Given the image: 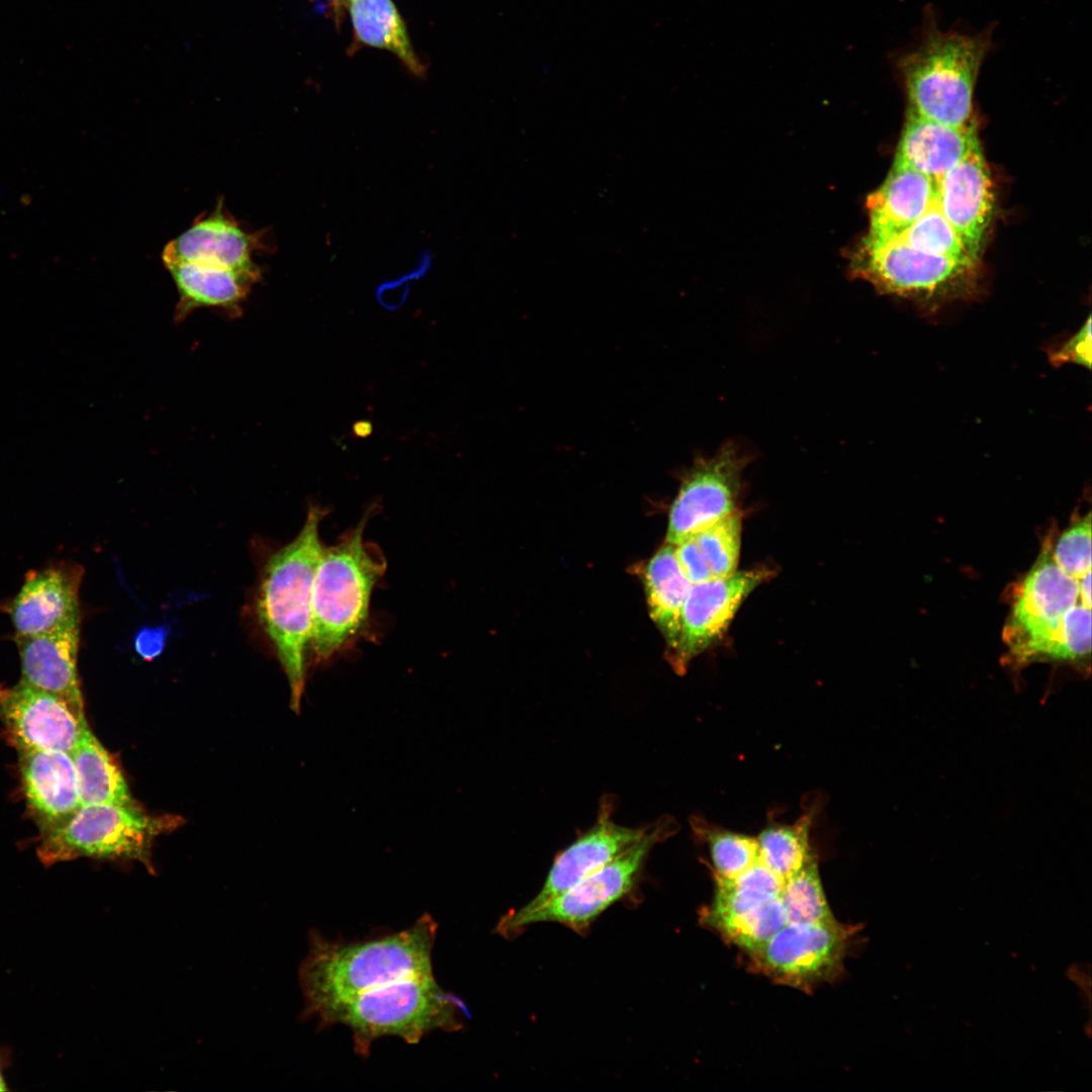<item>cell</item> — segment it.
<instances>
[{"instance_id": "1", "label": "cell", "mask_w": 1092, "mask_h": 1092, "mask_svg": "<svg viewBox=\"0 0 1092 1092\" xmlns=\"http://www.w3.org/2000/svg\"><path fill=\"white\" fill-rule=\"evenodd\" d=\"M438 923L428 913L399 932L355 942L332 941L308 933V950L298 970L304 998L301 1018L385 984L433 975L432 952Z\"/></svg>"}, {"instance_id": "2", "label": "cell", "mask_w": 1092, "mask_h": 1092, "mask_svg": "<svg viewBox=\"0 0 1092 1092\" xmlns=\"http://www.w3.org/2000/svg\"><path fill=\"white\" fill-rule=\"evenodd\" d=\"M374 507L330 546L324 545L311 584L310 662L330 663L364 638L371 627L374 588L385 574L380 548L365 540Z\"/></svg>"}, {"instance_id": "3", "label": "cell", "mask_w": 1092, "mask_h": 1092, "mask_svg": "<svg viewBox=\"0 0 1092 1092\" xmlns=\"http://www.w3.org/2000/svg\"><path fill=\"white\" fill-rule=\"evenodd\" d=\"M330 510L309 504L293 540L273 552L263 569L257 612L286 675L298 712L310 663L311 584L324 547L320 525Z\"/></svg>"}, {"instance_id": "4", "label": "cell", "mask_w": 1092, "mask_h": 1092, "mask_svg": "<svg viewBox=\"0 0 1092 1092\" xmlns=\"http://www.w3.org/2000/svg\"><path fill=\"white\" fill-rule=\"evenodd\" d=\"M316 1016L320 1027L348 1026L355 1053L366 1058L373 1041L380 1037L397 1036L416 1044L434 1030L461 1029L463 1016L469 1014L464 1003L430 975L394 981L337 1001Z\"/></svg>"}, {"instance_id": "5", "label": "cell", "mask_w": 1092, "mask_h": 1092, "mask_svg": "<svg viewBox=\"0 0 1092 1092\" xmlns=\"http://www.w3.org/2000/svg\"><path fill=\"white\" fill-rule=\"evenodd\" d=\"M989 46L987 32L929 29L899 63L909 111L952 126L971 123L975 85Z\"/></svg>"}, {"instance_id": "6", "label": "cell", "mask_w": 1092, "mask_h": 1092, "mask_svg": "<svg viewBox=\"0 0 1092 1092\" xmlns=\"http://www.w3.org/2000/svg\"><path fill=\"white\" fill-rule=\"evenodd\" d=\"M178 821L172 816H149L138 806L81 805L69 818L44 830L37 851L49 864L86 856L151 867L155 839L177 827Z\"/></svg>"}, {"instance_id": "7", "label": "cell", "mask_w": 1092, "mask_h": 1092, "mask_svg": "<svg viewBox=\"0 0 1092 1092\" xmlns=\"http://www.w3.org/2000/svg\"><path fill=\"white\" fill-rule=\"evenodd\" d=\"M852 271L879 291L911 298L927 309L975 290L976 265L927 254L892 239L862 241Z\"/></svg>"}, {"instance_id": "8", "label": "cell", "mask_w": 1092, "mask_h": 1092, "mask_svg": "<svg viewBox=\"0 0 1092 1092\" xmlns=\"http://www.w3.org/2000/svg\"><path fill=\"white\" fill-rule=\"evenodd\" d=\"M675 828L673 819H659L620 855L562 894L532 911H514L505 915L497 923L496 931L509 937L527 925L548 921L564 924L575 931L584 930L631 890L652 847L668 838Z\"/></svg>"}, {"instance_id": "9", "label": "cell", "mask_w": 1092, "mask_h": 1092, "mask_svg": "<svg viewBox=\"0 0 1092 1092\" xmlns=\"http://www.w3.org/2000/svg\"><path fill=\"white\" fill-rule=\"evenodd\" d=\"M1050 543L1022 581L1003 632L1017 665L1042 659L1064 615L1080 599L1079 580L1056 563Z\"/></svg>"}, {"instance_id": "10", "label": "cell", "mask_w": 1092, "mask_h": 1092, "mask_svg": "<svg viewBox=\"0 0 1092 1092\" xmlns=\"http://www.w3.org/2000/svg\"><path fill=\"white\" fill-rule=\"evenodd\" d=\"M751 460L734 441L725 442L711 457H697L670 508L666 543L676 545L737 511L742 474Z\"/></svg>"}, {"instance_id": "11", "label": "cell", "mask_w": 1092, "mask_h": 1092, "mask_svg": "<svg viewBox=\"0 0 1092 1092\" xmlns=\"http://www.w3.org/2000/svg\"><path fill=\"white\" fill-rule=\"evenodd\" d=\"M852 930L835 919L788 922L765 943L747 953L758 971L778 983L810 988L841 969Z\"/></svg>"}, {"instance_id": "12", "label": "cell", "mask_w": 1092, "mask_h": 1092, "mask_svg": "<svg viewBox=\"0 0 1092 1092\" xmlns=\"http://www.w3.org/2000/svg\"><path fill=\"white\" fill-rule=\"evenodd\" d=\"M0 719L17 751L59 750L71 754L88 725L85 716L66 701L21 679L0 688Z\"/></svg>"}, {"instance_id": "13", "label": "cell", "mask_w": 1092, "mask_h": 1092, "mask_svg": "<svg viewBox=\"0 0 1092 1092\" xmlns=\"http://www.w3.org/2000/svg\"><path fill=\"white\" fill-rule=\"evenodd\" d=\"M769 575V570L756 568L692 583L682 608L678 644L669 657L675 671L685 672L694 657L726 632L744 600Z\"/></svg>"}, {"instance_id": "14", "label": "cell", "mask_w": 1092, "mask_h": 1092, "mask_svg": "<svg viewBox=\"0 0 1092 1092\" xmlns=\"http://www.w3.org/2000/svg\"><path fill=\"white\" fill-rule=\"evenodd\" d=\"M265 234L246 231L225 209L222 200L164 248V264L188 262L243 272L261 273L254 262L258 251L267 250Z\"/></svg>"}, {"instance_id": "15", "label": "cell", "mask_w": 1092, "mask_h": 1092, "mask_svg": "<svg viewBox=\"0 0 1092 1092\" xmlns=\"http://www.w3.org/2000/svg\"><path fill=\"white\" fill-rule=\"evenodd\" d=\"M82 576L80 565L65 561L26 573L17 595L4 606L15 636L42 634L81 617Z\"/></svg>"}, {"instance_id": "16", "label": "cell", "mask_w": 1092, "mask_h": 1092, "mask_svg": "<svg viewBox=\"0 0 1092 1092\" xmlns=\"http://www.w3.org/2000/svg\"><path fill=\"white\" fill-rule=\"evenodd\" d=\"M612 802L603 801L595 825L557 855L540 892L517 911H532L562 894L620 855L649 828L620 825L612 819Z\"/></svg>"}, {"instance_id": "17", "label": "cell", "mask_w": 1092, "mask_h": 1092, "mask_svg": "<svg viewBox=\"0 0 1092 1092\" xmlns=\"http://www.w3.org/2000/svg\"><path fill=\"white\" fill-rule=\"evenodd\" d=\"M936 203L978 261L994 210L991 176L980 144L937 181Z\"/></svg>"}, {"instance_id": "18", "label": "cell", "mask_w": 1092, "mask_h": 1092, "mask_svg": "<svg viewBox=\"0 0 1092 1092\" xmlns=\"http://www.w3.org/2000/svg\"><path fill=\"white\" fill-rule=\"evenodd\" d=\"M81 617L49 632L13 637L20 658L21 680L66 701L84 716L78 675Z\"/></svg>"}, {"instance_id": "19", "label": "cell", "mask_w": 1092, "mask_h": 1092, "mask_svg": "<svg viewBox=\"0 0 1092 1092\" xmlns=\"http://www.w3.org/2000/svg\"><path fill=\"white\" fill-rule=\"evenodd\" d=\"M18 754L23 794L43 831L69 818L81 806L72 755L59 750Z\"/></svg>"}, {"instance_id": "20", "label": "cell", "mask_w": 1092, "mask_h": 1092, "mask_svg": "<svg viewBox=\"0 0 1092 1092\" xmlns=\"http://www.w3.org/2000/svg\"><path fill=\"white\" fill-rule=\"evenodd\" d=\"M936 187L929 176L893 164L881 187L868 197L870 229L863 240L883 243L900 235L935 202Z\"/></svg>"}, {"instance_id": "21", "label": "cell", "mask_w": 1092, "mask_h": 1092, "mask_svg": "<svg viewBox=\"0 0 1092 1092\" xmlns=\"http://www.w3.org/2000/svg\"><path fill=\"white\" fill-rule=\"evenodd\" d=\"M978 144L973 122L952 126L908 111L894 164L938 181Z\"/></svg>"}, {"instance_id": "22", "label": "cell", "mask_w": 1092, "mask_h": 1092, "mask_svg": "<svg viewBox=\"0 0 1092 1092\" xmlns=\"http://www.w3.org/2000/svg\"><path fill=\"white\" fill-rule=\"evenodd\" d=\"M178 292L175 308L177 322L197 308H219L238 315L248 293L261 273L236 271L188 262L164 264Z\"/></svg>"}, {"instance_id": "23", "label": "cell", "mask_w": 1092, "mask_h": 1092, "mask_svg": "<svg viewBox=\"0 0 1092 1092\" xmlns=\"http://www.w3.org/2000/svg\"><path fill=\"white\" fill-rule=\"evenodd\" d=\"M644 584L650 617L661 631L670 657L678 644L682 608L692 585L678 566L675 545L665 543L652 556L644 571Z\"/></svg>"}, {"instance_id": "24", "label": "cell", "mask_w": 1092, "mask_h": 1092, "mask_svg": "<svg viewBox=\"0 0 1092 1092\" xmlns=\"http://www.w3.org/2000/svg\"><path fill=\"white\" fill-rule=\"evenodd\" d=\"M71 755L77 772L81 805L136 806L120 769L88 725Z\"/></svg>"}, {"instance_id": "25", "label": "cell", "mask_w": 1092, "mask_h": 1092, "mask_svg": "<svg viewBox=\"0 0 1092 1092\" xmlns=\"http://www.w3.org/2000/svg\"><path fill=\"white\" fill-rule=\"evenodd\" d=\"M357 37L364 43L394 54L416 76L424 74L404 22L391 0H348Z\"/></svg>"}, {"instance_id": "26", "label": "cell", "mask_w": 1092, "mask_h": 1092, "mask_svg": "<svg viewBox=\"0 0 1092 1092\" xmlns=\"http://www.w3.org/2000/svg\"><path fill=\"white\" fill-rule=\"evenodd\" d=\"M812 810L794 824L765 827L756 837L759 859L786 880L815 858L810 846Z\"/></svg>"}, {"instance_id": "27", "label": "cell", "mask_w": 1092, "mask_h": 1092, "mask_svg": "<svg viewBox=\"0 0 1092 1092\" xmlns=\"http://www.w3.org/2000/svg\"><path fill=\"white\" fill-rule=\"evenodd\" d=\"M692 827L708 847L715 880H734L759 857L756 837L714 826L698 817L692 820Z\"/></svg>"}, {"instance_id": "28", "label": "cell", "mask_w": 1092, "mask_h": 1092, "mask_svg": "<svg viewBox=\"0 0 1092 1092\" xmlns=\"http://www.w3.org/2000/svg\"><path fill=\"white\" fill-rule=\"evenodd\" d=\"M787 923L785 907L781 898H778L742 914L716 921L710 926L747 954L765 943Z\"/></svg>"}, {"instance_id": "29", "label": "cell", "mask_w": 1092, "mask_h": 1092, "mask_svg": "<svg viewBox=\"0 0 1092 1092\" xmlns=\"http://www.w3.org/2000/svg\"><path fill=\"white\" fill-rule=\"evenodd\" d=\"M781 900L788 922L816 923L834 919L824 894L816 857L785 880Z\"/></svg>"}, {"instance_id": "30", "label": "cell", "mask_w": 1092, "mask_h": 1092, "mask_svg": "<svg viewBox=\"0 0 1092 1092\" xmlns=\"http://www.w3.org/2000/svg\"><path fill=\"white\" fill-rule=\"evenodd\" d=\"M893 239L927 254L977 264L956 230L941 213L936 200L922 216Z\"/></svg>"}, {"instance_id": "31", "label": "cell", "mask_w": 1092, "mask_h": 1092, "mask_svg": "<svg viewBox=\"0 0 1092 1092\" xmlns=\"http://www.w3.org/2000/svg\"><path fill=\"white\" fill-rule=\"evenodd\" d=\"M713 578L737 571L741 546V516L737 511L693 535Z\"/></svg>"}, {"instance_id": "32", "label": "cell", "mask_w": 1092, "mask_h": 1092, "mask_svg": "<svg viewBox=\"0 0 1092 1092\" xmlns=\"http://www.w3.org/2000/svg\"><path fill=\"white\" fill-rule=\"evenodd\" d=\"M1090 654L1091 612L1079 603L1064 615L1049 659L1071 663L1085 670Z\"/></svg>"}, {"instance_id": "33", "label": "cell", "mask_w": 1092, "mask_h": 1092, "mask_svg": "<svg viewBox=\"0 0 1092 1092\" xmlns=\"http://www.w3.org/2000/svg\"><path fill=\"white\" fill-rule=\"evenodd\" d=\"M1052 555L1060 568L1075 579L1091 572L1090 513L1062 533Z\"/></svg>"}, {"instance_id": "34", "label": "cell", "mask_w": 1092, "mask_h": 1092, "mask_svg": "<svg viewBox=\"0 0 1092 1092\" xmlns=\"http://www.w3.org/2000/svg\"><path fill=\"white\" fill-rule=\"evenodd\" d=\"M1049 359L1052 365L1077 364L1087 369L1091 368V316L1085 324L1061 347L1049 351Z\"/></svg>"}, {"instance_id": "35", "label": "cell", "mask_w": 1092, "mask_h": 1092, "mask_svg": "<svg viewBox=\"0 0 1092 1092\" xmlns=\"http://www.w3.org/2000/svg\"><path fill=\"white\" fill-rule=\"evenodd\" d=\"M675 557L682 573L692 583L714 579L693 535L675 545Z\"/></svg>"}, {"instance_id": "36", "label": "cell", "mask_w": 1092, "mask_h": 1092, "mask_svg": "<svg viewBox=\"0 0 1092 1092\" xmlns=\"http://www.w3.org/2000/svg\"><path fill=\"white\" fill-rule=\"evenodd\" d=\"M410 279L402 274L393 279H388L377 285L375 297L377 302L384 308L394 311L400 308L410 293Z\"/></svg>"}, {"instance_id": "37", "label": "cell", "mask_w": 1092, "mask_h": 1092, "mask_svg": "<svg viewBox=\"0 0 1092 1092\" xmlns=\"http://www.w3.org/2000/svg\"><path fill=\"white\" fill-rule=\"evenodd\" d=\"M169 630L166 626L144 627L134 636L133 645L136 653L147 660L160 655L165 647Z\"/></svg>"}, {"instance_id": "38", "label": "cell", "mask_w": 1092, "mask_h": 1092, "mask_svg": "<svg viewBox=\"0 0 1092 1092\" xmlns=\"http://www.w3.org/2000/svg\"><path fill=\"white\" fill-rule=\"evenodd\" d=\"M434 255L429 250H424L414 269L405 273L404 275L410 280H419L423 278L431 269L433 264Z\"/></svg>"}, {"instance_id": "39", "label": "cell", "mask_w": 1092, "mask_h": 1092, "mask_svg": "<svg viewBox=\"0 0 1092 1092\" xmlns=\"http://www.w3.org/2000/svg\"><path fill=\"white\" fill-rule=\"evenodd\" d=\"M1079 595L1081 603L1091 609V572L1079 579Z\"/></svg>"}, {"instance_id": "40", "label": "cell", "mask_w": 1092, "mask_h": 1092, "mask_svg": "<svg viewBox=\"0 0 1092 1092\" xmlns=\"http://www.w3.org/2000/svg\"><path fill=\"white\" fill-rule=\"evenodd\" d=\"M372 429L371 422L365 420L355 422L352 427L353 435L359 438L370 436Z\"/></svg>"}, {"instance_id": "41", "label": "cell", "mask_w": 1092, "mask_h": 1092, "mask_svg": "<svg viewBox=\"0 0 1092 1092\" xmlns=\"http://www.w3.org/2000/svg\"><path fill=\"white\" fill-rule=\"evenodd\" d=\"M5 1090H7V1087H6V1085H5V1082H4V1080H3L2 1074H1V1072H0V1091H5Z\"/></svg>"}]
</instances>
